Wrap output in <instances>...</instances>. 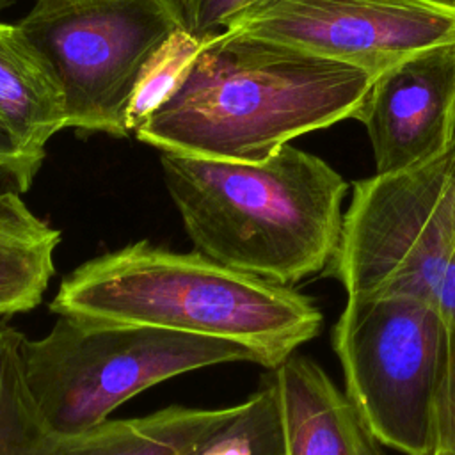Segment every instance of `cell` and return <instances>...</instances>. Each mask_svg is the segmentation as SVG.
Listing matches in <instances>:
<instances>
[{
	"label": "cell",
	"mask_w": 455,
	"mask_h": 455,
	"mask_svg": "<svg viewBox=\"0 0 455 455\" xmlns=\"http://www.w3.org/2000/svg\"><path fill=\"white\" fill-rule=\"evenodd\" d=\"M373 78L350 64L222 30L133 132L162 153L258 162L291 139L352 117Z\"/></svg>",
	"instance_id": "cell-1"
},
{
	"label": "cell",
	"mask_w": 455,
	"mask_h": 455,
	"mask_svg": "<svg viewBox=\"0 0 455 455\" xmlns=\"http://www.w3.org/2000/svg\"><path fill=\"white\" fill-rule=\"evenodd\" d=\"M50 311L229 341L267 370L281 366L322 327L320 309L291 286L146 240L76 267L62 279Z\"/></svg>",
	"instance_id": "cell-2"
},
{
	"label": "cell",
	"mask_w": 455,
	"mask_h": 455,
	"mask_svg": "<svg viewBox=\"0 0 455 455\" xmlns=\"http://www.w3.org/2000/svg\"><path fill=\"white\" fill-rule=\"evenodd\" d=\"M160 162L197 252L286 286L329 265L348 185L320 156L284 144L258 162L181 153Z\"/></svg>",
	"instance_id": "cell-3"
},
{
	"label": "cell",
	"mask_w": 455,
	"mask_h": 455,
	"mask_svg": "<svg viewBox=\"0 0 455 455\" xmlns=\"http://www.w3.org/2000/svg\"><path fill=\"white\" fill-rule=\"evenodd\" d=\"M256 363L240 345L140 325L59 316L48 334L20 341L25 387L59 441L105 419L140 391L222 363Z\"/></svg>",
	"instance_id": "cell-4"
},
{
	"label": "cell",
	"mask_w": 455,
	"mask_h": 455,
	"mask_svg": "<svg viewBox=\"0 0 455 455\" xmlns=\"http://www.w3.org/2000/svg\"><path fill=\"white\" fill-rule=\"evenodd\" d=\"M327 267L347 299L414 297L455 325V146L355 181Z\"/></svg>",
	"instance_id": "cell-5"
},
{
	"label": "cell",
	"mask_w": 455,
	"mask_h": 455,
	"mask_svg": "<svg viewBox=\"0 0 455 455\" xmlns=\"http://www.w3.org/2000/svg\"><path fill=\"white\" fill-rule=\"evenodd\" d=\"M450 325L403 295L347 299L332 329L345 393L377 439L405 455L435 451L434 407Z\"/></svg>",
	"instance_id": "cell-6"
},
{
	"label": "cell",
	"mask_w": 455,
	"mask_h": 455,
	"mask_svg": "<svg viewBox=\"0 0 455 455\" xmlns=\"http://www.w3.org/2000/svg\"><path fill=\"white\" fill-rule=\"evenodd\" d=\"M16 27L55 73L68 126L126 137L140 73L183 23L174 0H36Z\"/></svg>",
	"instance_id": "cell-7"
},
{
	"label": "cell",
	"mask_w": 455,
	"mask_h": 455,
	"mask_svg": "<svg viewBox=\"0 0 455 455\" xmlns=\"http://www.w3.org/2000/svg\"><path fill=\"white\" fill-rule=\"evenodd\" d=\"M226 30L345 62L375 80L419 50L455 43V9L434 0H261Z\"/></svg>",
	"instance_id": "cell-8"
},
{
	"label": "cell",
	"mask_w": 455,
	"mask_h": 455,
	"mask_svg": "<svg viewBox=\"0 0 455 455\" xmlns=\"http://www.w3.org/2000/svg\"><path fill=\"white\" fill-rule=\"evenodd\" d=\"M352 119L368 133L377 174L444 155L455 146V43L419 50L386 69Z\"/></svg>",
	"instance_id": "cell-9"
},
{
	"label": "cell",
	"mask_w": 455,
	"mask_h": 455,
	"mask_svg": "<svg viewBox=\"0 0 455 455\" xmlns=\"http://www.w3.org/2000/svg\"><path fill=\"white\" fill-rule=\"evenodd\" d=\"M268 379L277 396L283 455H386L354 402L313 359L293 354Z\"/></svg>",
	"instance_id": "cell-10"
},
{
	"label": "cell",
	"mask_w": 455,
	"mask_h": 455,
	"mask_svg": "<svg viewBox=\"0 0 455 455\" xmlns=\"http://www.w3.org/2000/svg\"><path fill=\"white\" fill-rule=\"evenodd\" d=\"M0 126L11 144V178L27 190L36 178L46 142L68 126L64 91L20 28L0 21Z\"/></svg>",
	"instance_id": "cell-11"
},
{
	"label": "cell",
	"mask_w": 455,
	"mask_h": 455,
	"mask_svg": "<svg viewBox=\"0 0 455 455\" xmlns=\"http://www.w3.org/2000/svg\"><path fill=\"white\" fill-rule=\"evenodd\" d=\"M240 407L169 405L139 418L105 419L62 439L60 450L62 455H188L224 430Z\"/></svg>",
	"instance_id": "cell-12"
},
{
	"label": "cell",
	"mask_w": 455,
	"mask_h": 455,
	"mask_svg": "<svg viewBox=\"0 0 455 455\" xmlns=\"http://www.w3.org/2000/svg\"><path fill=\"white\" fill-rule=\"evenodd\" d=\"M59 229L14 192H0V316L37 307L55 272Z\"/></svg>",
	"instance_id": "cell-13"
},
{
	"label": "cell",
	"mask_w": 455,
	"mask_h": 455,
	"mask_svg": "<svg viewBox=\"0 0 455 455\" xmlns=\"http://www.w3.org/2000/svg\"><path fill=\"white\" fill-rule=\"evenodd\" d=\"M21 332L0 322V455H62L25 387L20 363Z\"/></svg>",
	"instance_id": "cell-14"
},
{
	"label": "cell",
	"mask_w": 455,
	"mask_h": 455,
	"mask_svg": "<svg viewBox=\"0 0 455 455\" xmlns=\"http://www.w3.org/2000/svg\"><path fill=\"white\" fill-rule=\"evenodd\" d=\"M215 437L188 455H283L277 396L268 375Z\"/></svg>",
	"instance_id": "cell-15"
},
{
	"label": "cell",
	"mask_w": 455,
	"mask_h": 455,
	"mask_svg": "<svg viewBox=\"0 0 455 455\" xmlns=\"http://www.w3.org/2000/svg\"><path fill=\"white\" fill-rule=\"evenodd\" d=\"M201 43L181 28L155 52L144 66L128 105L126 123L130 132H135L172 94L197 55Z\"/></svg>",
	"instance_id": "cell-16"
},
{
	"label": "cell",
	"mask_w": 455,
	"mask_h": 455,
	"mask_svg": "<svg viewBox=\"0 0 455 455\" xmlns=\"http://www.w3.org/2000/svg\"><path fill=\"white\" fill-rule=\"evenodd\" d=\"M261 0H174L183 28L199 41L226 30Z\"/></svg>",
	"instance_id": "cell-17"
},
{
	"label": "cell",
	"mask_w": 455,
	"mask_h": 455,
	"mask_svg": "<svg viewBox=\"0 0 455 455\" xmlns=\"http://www.w3.org/2000/svg\"><path fill=\"white\" fill-rule=\"evenodd\" d=\"M434 430L435 451L455 455V325L448 329L446 354L434 407Z\"/></svg>",
	"instance_id": "cell-18"
},
{
	"label": "cell",
	"mask_w": 455,
	"mask_h": 455,
	"mask_svg": "<svg viewBox=\"0 0 455 455\" xmlns=\"http://www.w3.org/2000/svg\"><path fill=\"white\" fill-rule=\"evenodd\" d=\"M12 165H14L12 149H11L9 142L0 137V171H4L5 174H11Z\"/></svg>",
	"instance_id": "cell-19"
},
{
	"label": "cell",
	"mask_w": 455,
	"mask_h": 455,
	"mask_svg": "<svg viewBox=\"0 0 455 455\" xmlns=\"http://www.w3.org/2000/svg\"><path fill=\"white\" fill-rule=\"evenodd\" d=\"M434 2H439V4H443V5H448V7L455 9V0H434Z\"/></svg>",
	"instance_id": "cell-20"
},
{
	"label": "cell",
	"mask_w": 455,
	"mask_h": 455,
	"mask_svg": "<svg viewBox=\"0 0 455 455\" xmlns=\"http://www.w3.org/2000/svg\"><path fill=\"white\" fill-rule=\"evenodd\" d=\"M12 4H14V0H0V12H2L5 7L12 5Z\"/></svg>",
	"instance_id": "cell-21"
},
{
	"label": "cell",
	"mask_w": 455,
	"mask_h": 455,
	"mask_svg": "<svg viewBox=\"0 0 455 455\" xmlns=\"http://www.w3.org/2000/svg\"><path fill=\"white\" fill-rule=\"evenodd\" d=\"M432 455H451V453H443V451H435V453H432Z\"/></svg>",
	"instance_id": "cell-22"
}]
</instances>
